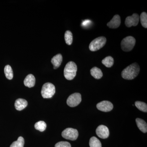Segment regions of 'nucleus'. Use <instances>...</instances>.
<instances>
[{"label":"nucleus","instance_id":"1","mask_svg":"<svg viewBox=\"0 0 147 147\" xmlns=\"http://www.w3.org/2000/svg\"><path fill=\"white\" fill-rule=\"evenodd\" d=\"M139 71L140 67L139 65L134 63L123 70L121 72L122 77L126 80H132L138 76Z\"/></svg>","mask_w":147,"mask_h":147},{"label":"nucleus","instance_id":"2","mask_svg":"<svg viewBox=\"0 0 147 147\" xmlns=\"http://www.w3.org/2000/svg\"><path fill=\"white\" fill-rule=\"evenodd\" d=\"M77 67L76 64L73 61H70L66 65L64 69V75L65 79L71 80L76 76Z\"/></svg>","mask_w":147,"mask_h":147},{"label":"nucleus","instance_id":"3","mask_svg":"<svg viewBox=\"0 0 147 147\" xmlns=\"http://www.w3.org/2000/svg\"><path fill=\"white\" fill-rule=\"evenodd\" d=\"M136 40L133 37L128 36L124 38L121 42V47L124 52H129L134 48Z\"/></svg>","mask_w":147,"mask_h":147},{"label":"nucleus","instance_id":"4","mask_svg":"<svg viewBox=\"0 0 147 147\" xmlns=\"http://www.w3.org/2000/svg\"><path fill=\"white\" fill-rule=\"evenodd\" d=\"M106 38L104 36H100L93 40L90 43L89 49L92 52L98 51L102 48L106 42Z\"/></svg>","mask_w":147,"mask_h":147},{"label":"nucleus","instance_id":"5","mask_svg":"<svg viewBox=\"0 0 147 147\" xmlns=\"http://www.w3.org/2000/svg\"><path fill=\"white\" fill-rule=\"evenodd\" d=\"M55 91V86L51 83H47L42 86L41 93L43 98H49L53 97Z\"/></svg>","mask_w":147,"mask_h":147},{"label":"nucleus","instance_id":"6","mask_svg":"<svg viewBox=\"0 0 147 147\" xmlns=\"http://www.w3.org/2000/svg\"><path fill=\"white\" fill-rule=\"evenodd\" d=\"M62 136L65 139L74 141L78 138L79 133L77 129L72 128H67L63 131Z\"/></svg>","mask_w":147,"mask_h":147},{"label":"nucleus","instance_id":"7","mask_svg":"<svg viewBox=\"0 0 147 147\" xmlns=\"http://www.w3.org/2000/svg\"><path fill=\"white\" fill-rule=\"evenodd\" d=\"M82 101V96L79 93H75L70 95L67 100V103L71 107H75L80 104Z\"/></svg>","mask_w":147,"mask_h":147},{"label":"nucleus","instance_id":"8","mask_svg":"<svg viewBox=\"0 0 147 147\" xmlns=\"http://www.w3.org/2000/svg\"><path fill=\"white\" fill-rule=\"evenodd\" d=\"M139 21V15L137 13H133L131 16H128L125 18V25L128 28L132 26H136L138 25Z\"/></svg>","mask_w":147,"mask_h":147},{"label":"nucleus","instance_id":"9","mask_svg":"<svg viewBox=\"0 0 147 147\" xmlns=\"http://www.w3.org/2000/svg\"><path fill=\"white\" fill-rule=\"evenodd\" d=\"M96 107L98 110L102 112H108L113 110V105L110 101L104 100L98 103Z\"/></svg>","mask_w":147,"mask_h":147},{"label":"nucleus","instance_id":"10","mask_svg":"<svg viewBox=\"0 0 147 147\" xmlns=\"http://www.w3.org/2000/svg\"><path fill=\"white\" fill-rule=\"evenodd\" d=\"M96 132L98 137L103 139L108 138L110 134L108 127L104 125H100L98 127Z\"/></svg>","mask_w":147,"mask_h":147},{"label":"nucleus","instance_id":"11","mask_svg":"<svg viewBox=\"0 0 147 147\" xmlns=\"http://www.w3.org/2000/svg\"><path fill=\"white\" fill-rule=\"evenodd\" d=\"M121 18L118 14L114 16L112 20L107 24V26L110 28L116 29L120 26Z\"/></svg>","mask_w":147,"mask_h":147},{"label":"nucleus","instance_id":"12","mask_svg":"<svg viewBox=\"0 0 147 147\" xmlns=\"http://www.w3.org/2000/svg\"><path fill=\"white\" fill-rule=\"evenodd\" d=\"M36 79L34 76L32 74H29L24 79V84L25 86L28 88L34 86L35 84Z\"/></svg>","mask_w":147,"mask_h":147},{"label":"nucleus","instance_id":"13","mask_svg":"<svg viewBox=\"0 0 147 147\" xmlns=\"http://www.w3.org/2000/svg\"><path fill=\"white\" fill-rule=\"evenodd\" d=\"M62 61L63 57L61 54H57L54 56L51 60V62L54 66V68L56 69L59 67Z\"/></svg>","mask_w":147,"mask_h":147},{"label":"nucleus","instance_id":"14","mask_svg":"<svg viewBox=\"0 0 147 147\" xmlns=\"http://www.w3.org/2000/svg\"><path fill=\"white\" fill-rule=\"evenodd\" d=\"M28 105V102L26 100L23 98H18L15 102V107L16 110L18 111L24 110Z\"/></svg>","mask_w":147,"mask_h":147},{"label":"nucleus","instance_id":"15","mask_svg":"<svg viewBox=\"0 0 147 147\" xmlns=\"http://www.w3.org/2000/svg\"><path fill=\"white\" fill-rule=\"evenodd\" d=\"M136 122L139 129L144 133H146L147 131L146 123L144 120L139 118L136 119Z\"/></svg>","mask_w":147,"mask_h":147},{"label":"nucleus","instance_id":"16","mask_svg":"<svg viewBox=\"0 0 147 147\" xmlns=\"http://www.w3.org/2000/svg\"><path fill=\"white\" fill-rule=\"evenodd\" d=\"M91 74L95 79H99L102 78V73L101 69L96 67L92 68L90 70Z\"/></svg>","mask_w":147,"mask_h":147},{"label":"nucleus","instance_id":"17","mask_svg":"<svg viewBox=\"0 0 147 147\" xmlns=\"http://www.w3.org/2000/svg\"><path fill=\"white\" fill-rule=\"evenodd\" d=\"M114 59L111 56H108L102 61V63L107 67H111L114 64Z\"/></svg>","mask_w":147,"mask_h":147},{"label":"nucleus","instance_id":"18","mask_svg":"<svg viewBox=\"0 0 147 147\" xmlns=\"http://www.w3.org/2000/svg\"><path fill=\"white\" fill-rule=\"evenodd\" d=\"M5 74L6 77L9 80L13 79V72L11 67L9 65H6L4 68Z\"/></svg>","mask_w":147,"mask_h":147},{"label":"nucleus","instance_id":"19","mask_svg":"<svg viewBox=\"0 0 147 147\" xmlns=\"http://www.w3.org/2000/svg\"><path fill=\"white\" fill-rule=\"evenodd\" d=\"M89 145L90 147H102L99 139L94 137H92L90 139Z\"/></svg>","mask_w":147,"mask_h":147},{"label":"nucleus","instance_id":"20","mask_svg":"<svg viewBox=\"0 0 147 147\" xmlns=\"http://www.w3.org/2000/svg\"><path fill=\"white\" fill-rule=\"evenodd\" d=\"M65 39L66 43L68 45H71L73 42V35L70 31L67 30L65 34Z\"/></svg>","mask_w":147,"mask_h":147},{"label":"nucleus","instance_id":"21","mask_svg":"<svg viewBox=\"0 0 147 147\" xmlns=\"http://www.w3.org/2000/svg\"><path fill=\"white\" fill-rule=\"evenodd\" d=\"M47 125L44 121H39L35 124L34 127L37 130L43 131L46 129Z\"/></svg>","mask_w":147,"mask_h":147},{"label":"nucleus","instance_id":"22","mask_svg":"<svg viewBox=\"0 0 147 147\" xmlns=\"http://www.w3.org/2000/svg\"><path fill=\"white\" fill-rule=\"evenodd\" d=\"M135 105L139 110L142 112L147 113V105L146 103L142 101H137L135 102Z\"/></svg>","mask_w":147,"mask_h":147},{"label":"nucleus","instance_id":"23","mask_svg":"<svg viewBox=\"0 0 147 147\" xmlns=\"http://www.w3.org/2000/svg\"><path fill=\"white\" fill-rule=\"evenodd\" d=\"M24 139L23 137H18L17 141L13 142L10 147H24Z\"/></svg>","mask_w":147,"mask_h":147},{"label":"nucleus","instance_id":"24","mask_svg":"<svg viewBox=\"0 0 147 147\" xmlns=\"http://www.w3.org/2000/svg\"><path fill=\"white\" fill-rule=\"evenodd\" d=\"M140 21L142 26L146 28H147V13L145 12H143L141 13L140 16Z\"/></svg>","mask_w":147,"mask_h":147},{"label":"nucleus","instance_id":"25","mask_svg":"<svg viewBox=\"0 0 147 147\" xmlns=\"http://www.w3.org/2000/svg\"><path fill=\"white\" fill-rule=\"evenodd\" d=\"M55 147H71V146L68 142H61L57 143Z\"/></svg>","mask_w":147,"mask_h":147}]
</instances>
